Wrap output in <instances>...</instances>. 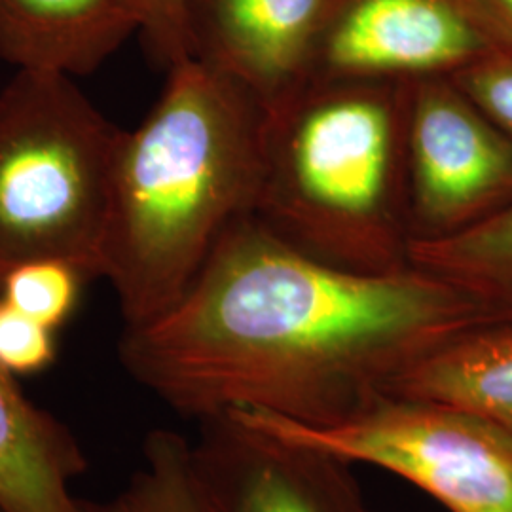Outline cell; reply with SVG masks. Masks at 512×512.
Returning <instances> with one entry per match:
<instances>
[{"mask_svg": "<svg viewBox=\"0 0 512 512\" xmlns=\"http://www.w3.org/2000/svg\"><path fill=\"white\" fill-rule=\"evenodd\" d=\"M478 323L475 304L435 275L340 270L247 217L179 302L124 329L118 355L188 418L262 412L325 427L363 412L403 368Z\"/></svg>", "mask_w": 512, "mask_h": 512, "instance_id": "1", "label": "cell"}, {"mask_svg": "<svg viewBox=\"0 0 512 512\" xmlns=\"http://www.w3.org/2000/svg\"><path fill=\"white\" fill-rule=\"evenodd\" d=\"M266 110L226 74L188 57L135 129H122L110 175L101 275L126 327L181 300L264 179Z\"/></svg>", "mask_w": 512, "mask_h": 512, "instance_id": "2", "label": "cell"}, {"mask_svg": "<svg viewBox=\"0 0 512 512\" xmlns=\"http://www.w3.org/2000/svg\"><path fill=\"white\" fill-rule=\"evenodd\" d=\"M412 82H308L266 110L255 217L275 238L357 274L410 266L406 129Z\"/></svg>", "mask_w": 512, "mask_h": 512, "instance_id": "3", "label": "cell"}, {"mask_svg": "<svg viewBox=\"0 0 512 512\" xmlns=\"http://www.w3.org/2000/svg\"><path fill=\"white\" fill-rule=\"evenodd\" d=\"M120 133L69 76L18 71L0 92V281L38 258L101 275Z\"/></svg>", "mask_w": 512, "mask_h": 512, "instance_id": "4", "label": "cell"}, {"mask_svg": "<svg viewBox=\"0 0 512 512\" xmlns=\"http://www.w3.org/2000/svg\"><path fill=\"white\" fill-rule=\"evenodd\" d=\"M279 439L401 476L448 512H512V435L442 404L384 395L336 425L232 412Z\"/></svg>", "mask_w": 512, "mask_h": 512, "instance_id": "5", "label": "cell"}, {"mask_svg": "<svg viewBox=\"0 0 512 512\" xmlns=\"http://www.w3.org/2000/svg\"><path fill=\"white\" fill-rule=\"evenodd\" d=\"M412 243L461 234L512 203V145L448 76L410 84Z\"/></svg>", "mask_w": 512, "mask_h": 512, "instance_id": "6", "label": "cell"}, {"mask_svg": "<svg viewBox=\"0 0 512 512\" xmlns=\"http://www.w3.org/2000/svg\"><path fill=\"white\" fill-rule=\"evenodd\" d=\"M492 50L467 0H327L308 82H416Z\"/></svg>", "mask_w": 512, "mask_h": 512, "instance_id": "7", "label": "cell"}, {"mask_svg": "<svg viewBox=\"0 0 512 512\" xmlns=\"http://www.w3.org/2000/svg\"><path fill=\"white\" fill-rule=\"evenodd\" d=\"M192 463L213 512H372L346 461L258 431L236 416L202 421Z\"/></svg>", "mask_w": 512, "mask_h": 512, "instance_id": "8", "label": "cell"}, {"mask_svg": "<svg viewBox=\"0 0 512 512\" xmlns=\"http://www.w3.org/2000/svg\"><path fill=\"white\" fill-rule=\"evenodd\" d=\"M327 0H188L190 57L272 110L298 92Z\"/></svg>", "mask_w": 512, "mask_h": 512, "instance_id": "9", "label": "cell"}, {"mask_svg": "<svg viewBox=\"0 0 512 512\" xmlns=\"http://www.w3.org/2000/svg\"><path fill=\"white\" fill-rule=\"evenodd\" d=\"M135 33L122 0H0V59L18 71L88 76Z\"/></svg>", "mask_w": 512, "mask_h": 512, "instance_id": "10", "label": "cell"}, {"mask_svg": "<svg viewBox=\"0 0 512 512\" xmlns=\"http://www.w3.org/2000/svg\"><path fill=\"white\" fill-rule=\"evenodd\" d=\"M86 469L73 433L0 366V511L82 512L73 482Z\"/></svg>", "mask_w": 512, "mask_h": 512, "instance_id": "11", "label": "cell"}, {"mask_svg": "<svg viewBox=\"0 0 512 512\" xmlns=\"http://www.w3.org/2000/svg\"><path fill=\"white\" fill-rule=\"evenodd\" d=\"M385 395L442 404L512 435V321H490L425 351Z\"/></svg>", "mask_w": 512, "mask_h": 512, "instance_id": "12", "label": "cell"}, {"mask_svg": "<svg viewBox=\"0 0 512 512\" xmlns=\"http://www.w3.org/2000/svg\"><path fill=\"white\" fill-rule=\"evenodd\" d=\"M410 266L475 304L480 321H512V203L473 228L410 247Z\"/></svg>", "mask_w": 512, "mask_h": 512, "instance_id": "13", "label": "cell"}, {"mask_svg": "<svg viewBox=\"0 0 512 512\" xmlns=\"http://www.w3.org/2000/svg\"><path fill=\"white\" fill-rule=\"evenodd\" d=\"M82 512H213L192 463V444L175 431L145 439L143 463L128 484L105 501H82Z\"/></svg>", "mask_w": 512, "mask_h": 512, "instance_id": "14", "label": "cell"}, {"mask_svg": "<svg viewBox=\"0 0 512 512\" xmlns=\"http://www.w3.org/2000/svg\"><path fill=\"white\" fill-rule=\"evenodd\" d=\"M86 275L57 258L23 262L0 281V296L16 310L57 330L73 315Z\"/></svg>", "mask_w": 512, "mask_h": 512, "instance_id": "15", "label": "cell"}, {"mask_svg": "<svg viewBox=\"0 0 512 512\" xmlns=\"http://www.w3.org/2000/svg\"><path fill=\"white\" fill-rule=\"evenodd\" d=\"M448 78L512 145L511 50L495 48Z\"/></svg>", "mask_w": 512, "mask_h": 512, "instance_id": "16", "label": "cell"}, {"mask_svg": "<svg viewBox=\"0 0 512 512\" xmlns=\"http://www.w3.org/2000/svg\"><path fill=\"white\" fill-rule=\"evenodd\" d=\"M137 21L148 54L165 71L190 57L188 0H122Z\"/></svg>", "mask_w": 512, "mask_h": 512, "instance_id": "17", "label": "cell"}, {"mask_svg": "<svg viewBox=\"0 0 512 512\" xmlns=\"http://www.w3.org/2000/svg\"><path fill=\"white\" fill-rule=\"evenodd\" d=\"M55 351V330L0 296V366L16 378L33 376L54 363Z\"/></svg>", "mask_w": 512, "mask_h": 512, "instance_id": "18", "label": "cell"}, {"mask_svg": "<svg viewBox=\"0 0 512 512\" xmlns=\"http://www.w3.org/2000/svg\"><path fill=\"white\" fill-rule=\"evenodd\" d=\"M495 48L512 52V0H467Z\"/></svg>", "mask_w": 512, "mask_h": 512, "instance_id": "19", "label": "cell"}, {"mask_svg": "<svg viewBox=\"0 0 512 512\" xmlns=\"http://www.w3.org/2000/svg\"><path fill=\"white\" fill-rule=\"evenodd\" d=\"M0 512H2V511H0Z\"/></svg>", "mask_w": 512, "mask_h": 512, "instance_id": "20", "label": "cell"}]
</instances>
